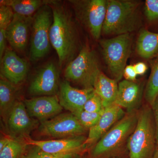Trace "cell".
<instances>
[{
  "label": "cell",
  "mask_w": 158,
  "mask_h": 158,
  "mask_svg": "<svg viewBox=\"0 0 158 158\" xmlns=\"http://www.w3.org/2000/svg\"><path fill=\"white\" fill-rule=\"evenodd\" d=\"M15 13L11 7L4 5L0 6V30L6 31L14 17Z\"/></svg>",
  "instance_id": "cell-27"
},
{
  "label": "cell",
  "mask_w": 158,
  "mask_h": 158,
  "mask_svg": "<svg viewBox=\"0 0 158 158\" xmlns=\"http://www.w3.org/2000/svg\"><path fill=\"white\" fill-rule=\"evenodd\" d=\"M142 95V86L136 81L123 80L118 84V91L115 103L126 109L127 112L136 110Z\"/></svg>",
  "instance_id": "cell-18"
},
{
  "label": "cell",
  "mask_w": 158,
  "mask_h": 158,
  "mask_svg": "<svg viewBox=\"0 0 158 158\" xmlns=\"http://www.w3.org/2000/svg\"><path fill=\"white\" fill-rule=\"evenodd\" d=\"M47 3L52 7L53 21L50 31L51 45L56 52L61 67L75 58L78 46L76 26L68 9L56 1Z\"/></svg>",
  "instance_id": "cell-1"
},
{
  "label": "cell",
  "mask_w": 158,
  "mask_h": 158,
  "mask_svg": "<svg viewBox=\"0 0 158 158\" xmlns=\"http://www.w3.org/2000/svg\"><path fill=\"white\" fill-rule=\"evenodd\" d=\"M45 2L40 0H2L1 5L11 7L15 14L32 17Z\"/></svg>",
  "instance_id": "cell-22"
},
{
  "label": "cell",
  "mask_w": 158,
  "mask_h": 158,
  "mask_svg": "<svg viewBox=\"0 0 158 158\" xmlns=\"http://www.w3.org/2000/svg\"><path fill=\"white\" fill-rule=\"evenodd\" d=\"M117 81L101 73L94 85L95 93L101 98L104 108L115 104L118 91Z\"/></svg>",
  "instance_id": "cell-19"
},
{
  "label": "cell",
  "mask_w": 158,
  "mask_h": 158,
  "mask_svg": "<svg viewBox=\"0 0 158 158\" xmlns=\"http://www.w3.org/2000/svg\"><path fill=\"white\" fill-rule=\"evenodd\" d=\"M152 109L156 130V144H158V95L156 98L153 105L151 107Z\"/></svg>",
  "instance_id": "cell-31"
},
{
  "label": "cell",
  "mask_w": 158,
  "mask_h": 158,
  "mask_svg": "<svg viewBox=\"0 0 158 158\" xmlns=\"http://www.w3.org/2000/svg\"><path fill=\"white\" fill-rule=\"evenodd\" d=\"M53 21L52 7L46 2L33 16L29 55L31 61H38L48 53L51 44L50 31Z\"/></svg>",
  "instance_id": "cell-7"
},
{
  "label": "cell",
  "mask_w": 158,
  "mask_h": 158,
  "mask_svg": "<svg viewBox=\"0 0 158 158\" xmlns=\"http://www.w3.org/2000/svg\"><path fill=\"white\" fill-rule=\"evenodd\" d=\"M137 76L138 75L136 73L134 65H127L123 74V76L125 80L131 81H135Z\"/></svg>",
  "instance_id": "cell-30"
},
{
  "label": "cell",
  "mask_w": 158,
  "mask_h": 158,
  "mask_svg": "<svg viewBox=\"0 0 158 158\" xmlns=\"http://www.w3.org/2000/svg\"><path fill=\"white\" fill-rule=\"evenodd\" d=\"M27 148L22 158H79L81 153H70L67 154L52 155L43 151L37 146L30 145Z\"/></svg>",
  "instance_id": "cell-25"
},
{
  "label": "cell",
  "mask_w": 158,
  "mask_h": 158,
  "mask_svg": "<svg viewBox=\"0 0 158 158\" xmlns=\"http://www.w3.org/2000/svg\"><path fill=\"white\" fill-rule=\"evenodd\" d=\"M138 113L137 110L126 113L94 144L90 157L112 158L117 154L135 128Z\"/></svg>",
  "instance_id": "cell-3"
},
{
  "label": "cell",
  "mask_w": 158,
  "mask_h": 158,
  "mask_svg": "<svg viewBox=\"0 0 158 158\" xmlns=\"http://www.w3.org/2000/svg\"><path fill=\"white\" fill-rule=\"evenodd\" d=\"M11 138H9V137H4L1 138L0 140V151L8 144Z\"/></svg>",
  "instance_id": "cell-34"
},
{
  "label": "cell",
  "mask_w": 158,
  "mask_h": 158,
  "mask_svg": "<svg viewBox=\"0 0 158 158\" xmlns=\"http://www.w3.org/2000/svg\"><path fill=\"white\" fill-rule=\"evenodd\" d=\"M150 61L151 72L144 92L145 100L150 107L158 95V53Z\"/></svg>",
  "instance_id": "cell-23"
},
{
  "label": "cell",
  "mask_w": 158,
  "mask_h": 158,
  "mask_svg": "<svg viewBox=\"0 0 158 158\" xmlns=\"http://www.w3.org/2000/svg\"><path fill=\"white\" fill-rule=\"evenodd\" d=\"M23 102L30 116L40 122L59 115L63 109L56 95L27 99Z\"/></svg>",
  "instance_id": "cell-14"
},
{
  "label": "cell",
  "mask_w": 158,
  "mask_h": 158,
  "mask_svg": "<svg viewBox=\"0 0 158 158\" xmlns=\"http://www.w3.org/2000/svg\"><path fill=\"white\" fill-rule=\"evenodd\" d=\"M136 50L143 59H152L158 53V33L141 29L139 33Z\"/></svg>",
  "instance_id": "cell-21"
},
{
  "label": "cell",
  "mask_w": 158,
  "mask_h": 158,
  "mask_svg": "<svg viewBox=\"0 0 158 158\" xmlns=\"http://www.w3.org/2000/svg\"><path fill=\"white\" fill-rule=\"evenodd\" d=\"M104 110L99 112H89L83 110L74 115L83 127L90 129L97 123Z\"/></svg>",
  "instance_id": "cell-26"
},
{
  "label": "cell",
  "mask_w": 158,
  "mask_h": 158,
  "mask_svg": "<svg viewBox=\"0 0 158 158\" xmlns=\"http://www.w3.org/2000/svg\"><path fill=\"white\" fill-rule=\"evenodd\" d=\"M87 137L83 135L50 140H35L30 137L24 139L28 145L37 146L43 151L52 155L81 153L87 148Z\"/></svg>",
  "instance_id": "cell-12"
},
{
  "label": "cell",
  "mask_w": 158,
  "mask_h": 158,
  "mask_svg": "<svg viewBox=\"0 0 158 158\" xmlns=\"http://www.w3.org/2000/svg\"><path fill=\"white\" fill-rule=\"evenodd\" d=\"M125 114L123 109L115 103L105 108L97 123L89 129L88 136L85 142L87 148L88 146L96 144Z\"/></svg>",
  "instance_id": "cell-17"
},
{
  "label": "cell",
  "mask_w": 158,
  "mask_h": 158,
  "mask_svg": "<svg viewBox=\"0 0 158 158\" xmlns=\"http://www.w3.org/2000/svg\"><path fill=\"white\" fill-rule=\"evenodd\" d=\"M90 158H93L90 157Z\"/></svg>",
  "instance_id": "cell-36"
},
{
  "label": "cell",
  "mask_w": 158,
  "mask_h": 158,
  "mask_svg": "<svg viewBox=\"0 0 158 158\" xmlns=\"http://www.w3.org/2000/svg\"><path fill=\"white\" fill-rule=\"evenodd\" d=\"M6 124L11 138L23 140L39 126L38 120L29 115L24 102L19 100L15 103Z\"/></svg>",
  "instance_id": "cell-11"
},
{
  "label": "cell",
  "mask_w": 158,
  "mask_h": 158,
  "mask_svg": "<svg viewBox=\"0 0 158 158\" xmlns=\"http://www.w3.org/2000/svg\"><path fill=\"white\" fill-rule=\"evenodd\" d=\"M87 130L70 112L41 122L38 127L41 135L58 139L82 136Z\"/></svg>",
  "instance_id": "cell-9"
},
{
  "label": "cell",
  "mask_w": 158,
  "mask_h": 158,
  "mask_svg": "<svg viewBox=\"0 0 158 158\" xmlns=\"http://www.w3.org/2000/svg\"><path fill=\"white\" fill-rule=\"evenodd\" d=\"M33 21L32 17H26L15 13L14 17L5 31L6 39L15 50L23 52L29 41Z\"/></svg>",
  "instance_id": "cell-15"
},
{
  "label": "cell",
  "mask_w": 158,
  "mask_h": 158,
  "mask_svg": "<svg viewBox=\"0 0 158 158\" xmlns=\"http://www.w3.org/2000/svg\"><path fill=\"white\" fill-rule=\"evenodd\" d=\"M136 73L138 75H143L146 72L148 69L147 65L142 62H139L134 65Z\"/></svg>",
  "instance_id": "cell-33"
},
{
  "label": "cell",
  "mask_w": 158,
  "mask_h": 158,
  "mask_svg": "<svg viewBox=\"0 0 158 158\" xmlns=\"http://www.w3.org/2000/svg\"><path fill=\"white\" fill-rule=\"evenodd\" d=\"M18 90L16 85L6 79L0 80V112L3 120L6 123L7 118L15 103Z\"/></svg>",
  "instance_id": "cell-20"
},
{
  "label": "cell",
  "mask_w": 158,
  "mask_h": 158,
  "mask_svg": "<svg viewBox=\"0 0 158 158\" xmlns=\"http://www.w3.org/2000/svg\"><path fill=\"white\" fill-rule=\"evenodd\" d=\"M101 73L96 52L88 45H85L66 65L64 77L66 81L81 85L83 88H94L95 80Z\"/></svg>",
  "instance_id": "cell-5"
},
{
  "label": "cell",
  "mask_w": 158,
  "mask_h": 158,
  "mask_svg": "<svg viewBox=\"0 0 158 158\" xmlns=\"http://www.w3.org/2000/svg\"><path fill=\"white\" fill-rule=\"evenodd\" d=\"M156 145L152 109L147 106L139 111L135 128L127 143L129 158H151Z\"/></svg>",
  "instance_id": "cell-4"
},
{
  "label": "cell",
  "mask_w": 158,
  "mask_h": 158,
  "mask_svg": "<svg viewBox=\"0 0 158 158\" xmlns=\"http://www.w3.org/2000/svg\"><path fill=\"white\" fill-rule=\"evenodd\" d=\"M6 39L5 31L0 30V61L2 59L6 49Z\"/></svg>",
  "instance_id": "cell-32"
},
{
  "label": "cell",
  "mask_w": 158,
  "mask_h": 158,
  "mask_svg": "<svg viewBox=\"0 0 158 158\" xmlns=\"http://www.w3.org/2000/svg\"><path fill=\"white\" fill-rule=\"evenodd\" d=\"M28 146L24 140L12 138L0 151V158H22Z\"/></svg>",
  "instance_id": "cell-24"
},
{
  "label": "cell",
  "mask_w": 158,
  "mask_h": 158,
  "mask_svg": "<svg viewBox=\"0 0 158 158\" xmlns=\"http://www.w3.org/2000/svg\"><path fill=\"white\" fill-rule=\"evenodd\" d=\"M144 15L149 21L158 20V0H146L144 2Z\"/></svg>",
  "instance_id": "cell-28"
},
{
  "label": "cell",
  "mask_w": 158,
  "mask_h": 158,
  "mask_svg": "<svg viewBox=\"0 0 158 158\" xmlns=\"http://www.w3.org/2000/svg\"><path fill=\"white\" fill-rule=\"evenodd\" d=\"M105 109L101 98L96 93L87 101L84 110L89 112H99Z\"/></svg>",
  "instance_id": "cell-29"
},
{
  "label": "cell",
  "mask_w": 158,
  "mask_h": 158,
  "mask_svg": "<svg viewBox=\"0 0 158 158\" xmlns=\"http://www.w3.org/2000/svg\"><path fill=\"white\" fill-rule=\"evenodd\" d=\"M152 158H158V144L156 145L155 151L154 153Z\"/></svg>",
  "instance_id": "cell-35"
},
{
  "label": "cell",
  "mask_w": 158,
  "mask_h": 158,
  "mask_svg": "<svg viewBox=\"0 0 158 158\" xmlns=\"http://www.w3.org/2000/svg\"><path fill=\"white\" fill-rule=\"evenodd\" d=\"M69 2L79 22L94 39H99L106 18L107 1L72 0Z\"/></svg>",
  "instance_id": "cell-8"
},
{
  "label": "cell",
  "mask_w": 158,
  "mask_h": 158,
  "mask_svg": "<svg viewBox=\"0 0 158 158\" xmlns=\"http://www.w3.org/2000/svg\"><path fill=\"white\" fill-rule=\"evenodd\" d=\"M1 75L15 85L24 81L29 70L28 63L14 51L7 48L1 60Z\"/></svg>",
  "instance_id": "cell-16"
},
{
  "label": "cell",
  "mask_w": 158,
  "mask_h": 158,
  "mask_svg": "<svg viewBox=\"0 0 158 158\" xmlns=\"http://www.w3.org/2000/svg\"><path fill=\"white\" fill-rule=\"evenodd\" d=\"M105 62L113 79L119 81L123 77L127 62L131 53L132 38L130 34H122L100 41Z\"/></svg>",
  "instance_id": "cell-6"
},
{
  "label": "cell",
  "mask_w": 158,
  "mask_h": 158,
  "mask_svg": "<svg viewBox=\"0 0 158 158\" xmlns=\"http://www.w3.org/2000/svg\"><path fill=\"white\" fill-rule=\"evenodd\" d=\"M94 93V88L78 89L65 80L60 83L58 98L62 108L74 114L84 110L85 104Z\"/></svg>",
  "instance_id": "cell-13"
},
{
  "label": "cell",
  "mask_w": 158,
  "mask_h": 158,
  "mask_svg": "<svg viewBox=\"0 0 158 158\" xmlns=\"http://www.w3.org/2000/svg\"><path fill=\"white\" fill-rule=\"evenodd\" d=\"M139 2L108 0L102 33L106 35L130 34L141 25Z\"/></svg>",
  "instance_id": "cell-2"
},
{
  "label": "cell",
  "mask_w": 158,
  "mask_h": 158,
  "mask_svg": "<svg viewBox=\"0 0 158 158\" xmlns=\"http://www.w3.org/2000/svg\"><path fill=\"white\" fill-rule=\"evenodd\" d=\"M60 84L59 70L55 63L50 62L37 71L28 91L33 96H55L58 93Z\"/></svg>",
  "instance_id": "cell-10"
}]
</instances>
